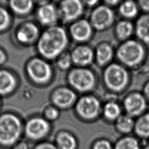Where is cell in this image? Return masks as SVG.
<instances>
[{
    "mask_svg": "<svg viewBox=\"0 0 149 149\" xmlns=\"http://www.w3.org/2000/svg\"><path fill=\"white\" fill-rule=\"evenodd\" d=\"M69 43L68 34L61 26L55 25L47 28L36 43L37 49L41 57L47 60H56L65 52Z\"/></svg>",
    "mask_w": 149,
    "mask_h": 149,
    "instance_id": "obj_1",
    "label": "cell"
},
{
    "mask_svg": "<svg viewBox=\"0 0 149 149\" xmlns=\"http://www.w3.org/2000/svg\"><path fill=\"white\" fill-rule=\"evenodd\" d=\"M24 123L17 113H0V149H10L24 139Z\"/></svg>",
    "mask_w": 149,
    "mask_h": 149,
    "instance_id": "obj_2",
    "label": "cell"
},
{
    "mask_svg": "<svg viewBox=\"0 0 149 149\" xmlns=\"http://www.w3.org/2000/svg\"><path fill=\"white\" fill-rule=\"evenodd\" d=\"M148 54L147 46L136 38L121 42L115 52L119 63L129 70L137 69L143 65Z\"/></svg>",
    "mask_w": 149,
    "mask_h": 149,
    "instance_id": "obj_3",
    "label": "cell"
},
{
    "mask_svg": "<svg viewBox=\"0 0 149 149\" xmlns=\"http://www.w3.org/2000/svg\"><path fill=\"white\" fill-rule=\"evenodd\" d=\"M103 81L107 89L115 93L124 92L130 85V70L119 62L111 63L103 73Z\"/></svg>",
    "mask_w": 149,
    "mask_h": 149,
    "instance_id": "obj_4",
    "label": "cell"
},
{
    "mask_svg": "<svg viewBox=\"0 0 149 149\" xmlns=\"http://www.w3.org/2000/svg\"><path fill=\"white\" fill-rule=\"evenodd\" d=\"M52 131V123L42 115L32 116L24 121V138L29 142L36 143L47 140Z\"/></svg>",
    "mask_w": 149,
    "mask_h": 149,
    "instance_id": "obj_5",
    "label": "cell"
},
{
    "mask_svg": "<svg viewBox=\"0 0 149 149\" xmlns=\"http://www.w3.org/2000/svg\"><path fill=\"white\" fill-rule=\"evenodd\" d=\"M74 109L75 115L80 121L92 123L101 117L102 106L97 97L87 94L78 98Z\"/></svg>",
    "mask_w": 149,
    "mask_h": 149,
    "instance_id": "obj_6",
    "label": "cell"
},
{
    "mask_svg": "<svg viewBox=\"0 0 149 149\" xmlns=\"http://www.w3.org/2000/svg\"><path fill=\"white\" fill-rule=\"evenodd\" d=\"M67 81L75 92L84 94L94 90L97 84L94 73L87 67H77L70 70L67 75Z\"/></svg>",
    "mask_w": 149,
    "mask_h": 149,
    "instance_id": "obj_7",
    "label": "cell"
},
{
    "mask_svg": "<svg viewBox=\"0 0 149 149\" xmlns=\"http://www.w3.org/2000/svg\"><path fill=\"white\" fill-rule=\"evenodd\" d=\"M26 71L29 78L38 86H45L52 79L54 72L48 61L41 57H34L28 62Z\"/></svg>",
    "mask_w": 149,
    "mask_h": 149,
    "instance_id": "obj_8",
    "label": "cell"
},
{
    "mask_svg": "<svg viewBox=\"0 0 149 149\" xmlns=\"http://www.w3.org/2000/svg\"><path fill=\"white\" fill-rule=\"evenodd\" d=\"M149 104L142 92L134 91L123 98L122 107L125 113L135 119L147 111Z\"/></svg>",
    "mask_w": 149,
    "mask_h": 149,
    "instance_id": "obj_9",
    "label": "cell"
},
{
    "mask_svg": "<svg viewBox=\"0 0 149 149\" xmlns=\"http://www.w3.org/2000/svg\"><path fill=\"white\" fill-rule=\"evenodd\" d=\"M116 18V14L112 8L103 4L94 8L91 12L89 22L94 30L103 31L114 24Z\"/></svg>",
    "mask_w": 149,
    "mask_h": 149,
    "instance_id": "obj_10",
    "label": "cell"
},
{
    "mask_svg": "<svg viewBox=\"0 0 149 149\" xmlns=\"http://www.w3.org/2000/svg\"><path fill=\"white\" fill-rule=\"evenodd\" d=\"M84 2L79 0H66L58 7L59 18L64 23L74 22L79 19L85 9Z\"/></svg>",
    "mask_w": 149,
    "mask_h": 149,
    "instance_id": "obj_11",
    "label": "cell"
},
{
    "mask_svg": "<svg viewBox=\"0 0 149 149\" xmlns=\"http://www.w3.org/2000/svg\"><path fill=\"white\" fill-rule=\"evenodd\" d=\"M77 99L76 92L68 87L58 88L50 95L52 104L60 110H67L74 107Z\"/></svg>",
    "mask_w": 149,
    "mask_h": 149,
    "instance_id": "obj_12",
    "label": "cell"
},
{
    "mask_svg": "<svg viewBox=\"0 0 149 149\" xmlns=\"http://www.w3.org/2000/svg\"><path fill=\"white\" fill-rule=\"evenodd\" d=\"M38 26L32 22H26L20 25L16 30L15 37L21 45H30L37 43L40 36Z\"/></svg>",
    "mask_w": 149,
    "mask_h": 149,
    "instance_id": "obj_13",
    "label": "cell"
},
{
    "mask_svg": "<svg viewBox=\"0 0 149 149\" xmlns=\"http://www.w3.org/2000/svg\"><path fill=\"white\" fill-rule=\"evenodd\" d=\"M94 29L89 20L79 19L72 22L69 28V35L73 40L79 43H85L90 40Z\"/></svg>",
    "mask_w": 149,
    "mask_h": 149,
    "instance_id": "obj_14",
    "label": "cell"
},
{
    "mask_svg": "<svg viewBox=\"0 0 149 149\" xmlns=\"http://www.w3.org/2000/svg\"><path fill=\"white\" fill-rule=\"evenodd\" d=\"M36 18L41 25L47 28L56 25L60 19L58 7L49 1L39 6L37 10Z\"/></svg>",
    "mask_w": 149,
    "mask_h": 149,
    "instance_id": "obj_15",
    "label": "cell"
},
{
    "mask_svg": "<svg viewBox=\"0 0 149 149\" xmlns=\"http://www.w3.org/2000/svg\"><path fill=\"white\" fill-rule=\"evenodd\" d=\"M70 54L73 64L78 67H87L95 60L94 50L86 45H81L75 47Z\"/></svg>",
    "mask_w": 149,
    "mask_h": 149,
    "instance_id": "obj_16",
    "label": "cell"
},
{
    "mask_svg": "<svg viewBox=\"0 0 149 149\" xmlns=\"http://www.w3.org/2000/svg\"><path fill=\"white\" fill-rule=\"evenodd\" d=\"M53 141L58 149H78L79 145L76 135L67 129L58 131Z\"/></svg>",
    "mask_w": 149,
    "mask_h": 149,
    "instance_id": "obj_17",
    "label": "cell"
},
{
    "mask_svg": "<svg viewBox=\"0 0 149 149\" xmlns=\"http://www.w3.org/2000/svg\"><path fill=\"white\" fill-rule=\"evenodd\" d=\"M134 35L138 40L147 46L149 45V14L142 13L136 19Z\"/></svg>",
    "mask_w": 149,
    "mask_h": 149,
    "instance_id": "obj_18",
    "label": "cell"
},
{
    "mask_svg": "<svg viewBox=\"0 0 149 149\" xmlns=\"http://www.w3.org/2000/svg\"><path fill=\"white\" fill-rule=\"evenodd\" d=\"M15 75L7 69H0V96L12 94L17 86Z\"/></svg>",
    "mask_w": 149,
    "mask_h": 149,
    "instance_id": "obj_19",
    "label": "cell"
},
{
    "mask_svg": "<svg viewBox=\"0 0 149 149\" xmlns=\"http://www.w3.org/2000/svg\"><path fill=\"white\" fill-rule=\"evenodd\" d=\"M95 52V61L99 66H107L111 64L115 55V50L109 43L103 42L97 46Z\"/></svg>",
    "mask_w": 149,
    "mask_h": 149,
    "instance_id": "obj_20",
    "label": "cell"
},
{
    "mask_svg": "<svg viewBox=\"0 0 149 149\" xmlns=\"http://www.w3.org/2000/svg\"><path fill=\"white\" fill-rule=\"evenodd\" d=\"M122 107L115 100L107 101L102 106L101 117L107 123H114L122 115Z\"/></svg>",
    "mask_w": 149,
    "mask_h": 149,
    "instance_id": "obj_21",
    "label": "cell"
},
{
    "mask_svg": "<svg viewBox=\"0 0 149 149\" xmlns=\"http://www.w3.org/2000/svg\"><path fill=\"white\" fill-rule=\"evenodd\" d=\"M116 37L121 42L132 38L134 35V24L131 20L122 19L115 25Z\"/></svg>",
    "mask_w": 149,
    "mask_h": 149,
    "instance_id": "obj_22",
    "label": "cell"
},
{
    "mask_svg": "<svg viewBox=\"0 0 149 149\" xmlns=\"http://www.w3.org/2000/svg\"><path fill=\"white\" fill-rule=\"evenodd\" d=\"M139 6L137 1L126 0L122 1L118 6V12L123 19L132 20L139 15Z\"/></svg>",
    "mask_w": 149,
    "mask_h": 149,
    "instance_id": "obj_23",
    "label": "cell"
},
{
    "mask_svg": "<svg viewBox=\"0 0 149 149\" xmlns=\"http://www.w3.org/2000/svg\"><path fill=\"white\" fill-rule=\"evenodd\" d=\"M134 118L126 113H123L114 124L116 130L123 136H127L134 131L135 126Z\"/></svg>",
    "mask_w": 149,
    "mask_h": 149,
    "instance_id": "obj_24",
    "label": "cell"
},
{
    "mask_svg": "<svg viewBox=\"0 0 149 149\" xmlns=\"http://www.w3.org/2000/svg\"><path fill=\"white\" fill-rule=\"evenodd\" d=\"M134 132L142 139H149V111L135 120Z\"/></svg>",
    "mask_w": 149,
    "mask_h": 149,
    "instance_id": "obj_25",
    "label": "cell"
},
{
    "mask_svg": "<svg viewBox=\"0 0 149 149\" xmlns=\"http://www.w3.org/2000/svg\"><path fill=\"white\" fill-rule=\"evenodd\" d=\"M11 10L19 16H26L32 11L34 3L30 0H12L9 4Z\"/></svg>",
    "mask_w": 149,
    "mask_h": 149,
    "instance_id": "obj_26",
    "label": "cell"
},
{
    "mask_svg": "<svg viewBox=\"0 0 149 149\" xmlns=\"http://www.w3.org/2000/svg\"><path fill=\"white\" fill-rule=\"evenodd\" d=\"M113 149H141L137 138L131 136H123L113 143Z\"/></svg>",
    "mask_w": 149,
    "mask_h": 149,
    "instance_id": "obj_27",
    "label": "cell"
},
{
    "mask_svg": "<svg viewBox=\"0 0 149 149\" xmlns=\"http://www.w3.org/2000/svg\"><path fill=\"white\" fill-rule=\"evenodd\" d=\"M60 115V109L52 104L45 108L42 116L47 121L52 123L59 119Z\"/></svg>",
    "mask_w": 149,
    "mask_h": 149,
    "instance_id": "obj_28",
    "label": "cell"
},
{
    "mask_svg": "<svg viewBox=\"0 0 149 149\" xmlns=\"http://www.w3.org/2000/svg\"><path fill=\"white\" fill-rule=\"evenodd\" d=\"M72 64L70 52H65L56 58V66L62 70H67L70 68Z\"/></svg>",
    "mask_w": 149,
    "mask_h": 149,
    "instance_id": "obj_29",
    "label": "cell"
},
{
    "mask_svg": "<svg viewBox=\"0 0 149 149\" xmlns=\"http://www.w3.org/2000/svg\"><path fill=\"white\" fill-rule=\"evenodd\" d=\"M11 22L10 13L6 8L0 6V32L8 29Z\"/></svg>",
    "mask_w": 149,
    "mask_h": 149,
    "instance_id": "obj_30",
    "label": "cell"
},
{
    "mask_svg": "<svg viewBox=\"0 0 149 149\" xmlns=\"http://www.w3.org/2000/svg\"><path fill=\"white\" fill-rule=\"evenodd\" d=\"M90 149H113V143L105 137H99L91 143Z\"/></svg>",
    "mask_w": 149,
    "mask_h": 149,
    "instance_id": "obj_31",
    "label": "cell"
},
{
    "mask_svg": "<svg viewBox=\"0 0 149 149\" xmlns=\"http://www.w3.org/2000/svg\"><path fill=\"white\" fill-rule=\"evenodd\" d=\"M31 149H58L54 141L48 139L35 143Z\"/></svg>",
    "mask_w": 149,
    "mask_h": 149,
    "instance_id": "obj_32",
    "label": "cell"
},
{
    "mask_svg": "<svg viewBox=\"0 0 149 149\" xmlns=\"http://www.w3.org/2000/svg\"><path fill=\"white\" fill-rule=\"evenodd\" d=\"M140 11L145 14H149V0H139L137 1Z\"/></svg>",
    "mask_w": 149,
    "mask_h": 149,
    "instance_id": "obj_33",
    "label": "cell"
},
{
    "mask_svg": "<svg viewBox=\"0 0 149 149\" xmlns=\"http://www.w3.org/2000/svg\"><path fill=\"white\" fill-rule=\"evenodd\" d=\"M10 149H31L29 141L22 139L15 144Z\"/></svg>",
    "mask_w": 149,
    "mask_h": 149,
    "instance_id": "obj_34",
    "label": "cell"
},
{
    "mask_svg": "<svg viewBox=\"0 0 149 149\" xmlns=\"http://www.w3.org/2000/svg\"><path fill=\"white\" fill-rule=\"evenodd\" d=\"M142 93L149 103V79L143 85Z\"/></svg>",
    "mask_w": 149,
    "mask_h": 149,
    "instance_id": "obj_35",
    "label": "cell"
},
{
    "mask_svg": "<svg viewBox=\"0 0 149 149\" xmlns=\"http://www.w3.org/2000/svg\"><path fill=\"white\" fill-rule=\"evenodd\" d=\"M122 1L118 0H111V1H104V4L109 7L112 8L114 6H119V4L121 3Z\"/></svg>",
    "mask_w": 149,
    "mask_h": 149,
    "instance_id": "obj_36",
    "label": "cell"
},
{
    "mask_svg": "<svg viewBox=\"0 0 149 149\" xmlns=\"http://www.w3.org/2000/svg\"><path fill=\"white\" fill-rule=\"evenodd\" d=\"M7 60V56L4 50L0 49V66L4 64L6 62Z\"/></svg>",
    "mask_w": 149,
    "mask_h": 149,
    "instance_id": "obj_37",
    "label": "cell"
},
{
    "mask_svg": "<svg viewBox=\"0 0 149 149\" xmlns=\"http://www.w3.org/2000/svg\"><path fill=\"white\" fill-rule=\"evenodd\" d=\"M83 2L85 5L88 6L89 7H93L94 6L96 7L99 2L98 1H86Z\"/></svg>",
    "mask_w": 149,
    "mask_h": 149,
    "instance_id": "obj_38",
    "label": "cell"
},
{
    "mask_svg": "<svg viewBox=\"0 0 149 149\" xmlns=\"http://www.w3.org/2000/svg\"><path fill=\"white\" fill-rule=\"evenodd\" d=\"M143 149H149V141L148 142H147V143L146 144V145L143 147Z\"/></svg>",
    "mask_w": 149,
    "mask_h": 149,
    "instance_id": "obj_39",
    "label": "cell"
},
{
    "mask_svg": "<svg viewBox=\"0 0 149 149\" xmlns=\"http://www.w3.org/2000/svg\"><path fill=\"white\" fill-rule=\"evenodd\" d=\"M1 107H2V105H1V102L0 101V111H1Z\"/></svg>",
    "mask_w": 149,
    "mask_h": 149,
    "instance_id": "obj_40",
    "label": "cell"
}]
</instances>
